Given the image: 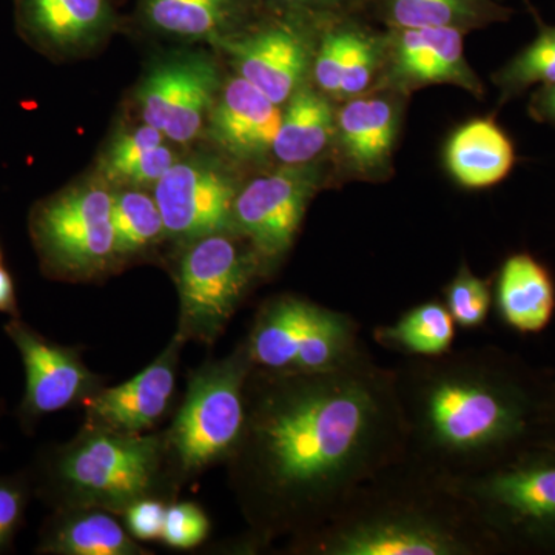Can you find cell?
<instances>
[{
  "label": "cell",
  "mask_w": 555,
  "mask_h": 555,
  "mask_svg": "<svg viewBox=\"0 0 555 555\" xmlns=\"http://www.w3.org/2000/svg\"><path fill=\"white\" fill-rule=\"evenodd\" d=\"M404 455L396 372L363 347L331 371L251 369L229 478L251 540L266 546L312 534Z\"/></svg>",
  "instance_id": "cell-1"
},
{
  "label": "cell",
  "mask_w": 555,
  "mask_h": 555,
  "mask_svg": "<svg viewBox=\"0 0 555 555\" xmlns=\"http://www.w3.org/2000/svg\"><path fill=\"white\" fill-rule=\"evenodd\" d=\"M396 372L406 459L449 480L555 440L553 374L494 346L412 357Z\"/></svg>",
  "instance_id": "cell-2"
},
{
  "label": "cell",
  "mask_w": 555,
  "mask_h": 555,
  "mask_svg": "<svg viewBox=\"0 0 555 555\" xmlns=\"http://www.w3.org/2000/svg\"><path fill=\"white\" fill-rule=\"evenodd\" d=\"M310 555H495L494 540L449 478L401 459L360 486L312 534Z\"/></svg>",
  "instance_id": "cell-3"
},
{
  "label": "cell",
  "mask_w": 555,
  "mask_h": 555,
  "mask_svg": "<svg viewBox=\"0 0 555 555\" xmlns=\"http://www.w3.org/2000/svg\"><path fill=\"white\" fill-rule=\"evenodd\" d=\"M177 488L164 434H126L86 423L39 466L38 489L56 509L98 507L124 514L133 503Z\"/></svg>",
  "instance_id": "cell-4"
},
{
  "label": "cell",
  "mask_w": 555,
  "mask_h": 555,
  "mask_svg": "<svg viewBox=\"0 0 555 555\" xmlns=\"http://www.w3.org/2000/svg\"><path fill=\"white\" fill-rule=\"evenodd\" d=\"M452 483L499 554L555 555V440Z\"/></svg>",
  "instance_id": "cell-5"
},
{
  "label": "cell",
  "mask_w": 555,
  "mask_h": 555,
  "mask_svg": "<svg viewBox=\"0 0 555 555\" xmlns=\"http://www.w3.org/2000/svg\"><path fill=\"white\" fill-rule=\"evenodd\" d=\"M254 364L240 345L222 360L190 372L188 390L164 434L167 465L175 486L208 467L228 463L246 423V386Z\"/></svg>",
  "instance_id": "cell-6"
},
{
  "label": "cell",
  "mask_w": 555,
  "mask_h": 555,
  "mask_svg": "<svg viewBox=\"0 0 555 555\" xmlns=\"http://www.w3.org/2000/svg\"><path fill=\"white\" fill-rule=\"evenodd\" d=\"M113 193L101 182L73 185L33 208L30 233L43 272L89 280L116 261Z\"/></svg>",
  "instance_id": "cell-7"
},
{
  "label": "cell",
  "mask_w": 555,
  "mask_h": 555,
  "mask_svg": "<svg viewBox=\"0 0 555 555\" xmlns=\"http://www.w3.org/2000/svg\"><path fill=\"white\" fill-rule=\"evenodd\" d=\"M233 232L214 233L184 244L178 261L179 323L177 335L214 345L246 297L261 262Z\"/></svg>",
  "instance_id": "cell-8"
},
{
  "label": "cell",
  "mask_w": 555,
  "mask_h": 555,
  "mask_svg": "<svg viewBox=\"0 0 555 555\" xmlns=\"http://www.w3.org/2000/svg\"><path fill=\"white\" fill-rule=\"evenodd\" d=\"M320 20L268 10L246 30L215 42L228 51L241 78L283 105L301 89L310 67V31Z\"/></svg>",
  "instance_id": "cell-9"
},
{
  "label": "cell",
  "mask_w": 555,
  "mask_h": 555,
  "mask_svg": "<svg viewBox=\"0 0 555 555\" xmlns=\"http://www.w3.org/2000/svg\"><path fill=\"white\" fill-rule=\"evenodd\" d=\"M320 178L317 167L308 164L286 166L240 190L232 208V232L247 241L261 266L287 254Z\"/></svg>",
  "instance_id": "cell-10"
},
{
  "label": "cell",
  "mask_w": 555,
  "mask_h": 555,
  "mask_svg": "<svg viewBox=\"0 0 555 555\" xmlns=\"http://www.w3.org/2000/svg\"><path fill=\"white\" fill-rule=\"evenodd\" d=\"M217 64L199 53H181L150 69L138 91L142 119L171 141L189 144L203 130L218 100Z\"/></svg>",
  "instance_id": "cell-11"
},
{
  "label": "cell",
  "mask_w": 555,
  "mask_h": 555,
  "mask_svg": "<svg viewBox=\"0 0 555 555\" xmlns=\"http://www.w3.org/2000/svg\"><path fill=\"white\" fill-rule=\"evenodd\" d=\"M240 190L214 160H177L153 190L166 238L181 244L232 232V208Z\"/></svg>",
  "instance_id": "cell-12"
},
{
  "label": "cell",
  "mask_w": 555,
  "mask_h": 555,
  "mask_svg": "<svg viewBox=\"0 0 555 555\" xmlns=\"http://www.w3.org/2000/svg\"><path fill=\"white\" fill-rule=\"evenodd\" d=\"M5 332L25 367V393L20 406L22 426L31 427L46 415L82 404L101 389L100 375L83 364L78 350L42 337L21 318H11Z\"/></svg>",
  "instance_id": "cell-13"
},
{
  "label": "cell",
  "mask_w": 555,
  "mask_h": 555,
  "mask_svg": "<svg viewBox=\"0 0 555 555\" xmlns=\"http://www.w3.org/2000/svg\"><path fill=\"white\" fill-rule=\"evenodd\" d=\"M184 339L169 346L144 371L119 386L101 387L82 401L87 423L126 434H144L169 412L177 389L179 353Z\"/></svg>",
  "instance_id": "cell-14"
},
{
  "label": "cell",
  "mask_w": 555,
  "mask_h": 555,
  "mask_svg": "<svg viewBox=\"0 0 555 555\" xmlns=\"http://www.w3.org/2000/svg\"><path fill=\"white\" fill-rule=\"evenodd\" d=\"M463 35L456 28H390L389 79L401 90L452 83L481 96L483 83L466 62Z\"/></svg>",
  "instance_id": "cell-15"
},
{
  "label": "cell",
  "mask_w": 555,
  "mask_h": 555,
  "mask_svg": "<svg viewBox=\"0 0 555 555\" xmlns=\"http://www.w3.org/2000/svg\"><path fill=\"white\" fill-rule=\"evenodd\" d=\"M14 17L22 38L56 56L93 49L116 24L113 0H14Z\"/></svg>",
  "instance_id": "cell-16"
},
{
  "label": "cell",
  "mask_w": 555,
  "mask_h": 555,
  "mask_svg": "<svg viewBox=\"0 0 555 555\" xmlns=\"http://www.w3.org/2000/svg\"><path fill=\"white\" fill-rule=\"evenodd\" d=\"M281 118L280 105L236 76L218 94L208 127L219 149L233 158L250 160L272 152Z\"/></svg>",
  "instance_id": "cell-17"
},
{
  "label": "cell",
  "mask_w": 555,
  "mask_h": 555,
  "mask_svg": "<svg viewBox=\"0 0 555 555\" xmlns=\"http://www.w3.org/2000/svg\"><path fill=\"white\" fill-rule=\"evenodd\" d=\"M268 10L264 0H137L147 30L211 43L246 30Z\"/></svg>",
  "instance_id": "cell-18"
},
{
  "label": "cell",
  "mask_w": 555,
  "mask_h": 555,
  "mask_svg": "<svg viewBox=\"0 0 555 555\" xmlns=\"http://www.w3.org/2000/svg\"><path fill=\"white\" fill-rule=\"evenodd\" d=\"M335 310L297 295L269 299L255 317L244 345L254 367L287 372L310 335L326 324Z\"/></svg>",
  "instance_id": "cell-19"
},
{
  "label": "cell",
  "mask_w": 555,
  "mask_h": 555,
  "mask_svg": "<svg viewBox=\"0 0 555 555\" xmlns=\"http://www.w3.org/2000/svg\"><path fill=\"white\" fill-rule=\"evenodd\" d=\"M496 308L507 327L539 334L555 313V284L546 266L526 251L511 255L496 280Z\"/></svg>",
  "instance_id": "cell-20"
},
{
  "label": "cell",
  "mask_w": 555,
  "mask_h": 555,
  "mask_svg": "<svg viewBox=\"0 0 555 555\" xmlns=\"http://www.w3.org/2000/svg\"><path fill=\"white\" fill-rule=\"evenodd\" d=\"M39 554L145 555L149 554L108 511L68 507L43 525Z\"/></svg>",
  "instance_id": "cell-21"
},
{
  "label": "cell",
  "mask_w": 555,
  "mask_h": 555,
  "mask_svg": "<svg viewBox=\"0 0 555 555\" xmlns=\"http://www.w3.org/2000/svg\"><path fill=\"white\" fill-rule=\"evenodd\" d=\"M400 112L383 96L353 98L338 113L335 129L347 163L361 173L382 171L396 144Z\"/></svg>",
  "instance_id": "cell-22"
},
{
  "label": "cell",
  "mask_w": 555,
  "mask_h": 555,
  "mask_svg": "<svg viewBox=\"0 0 555 555\" xmlns=\"http://www.w3.org/2000/svg\"><path fill=\"white\" fill-rule=\"evenodd\" d=\"M448 170L467 189H488L509 177L516 149L494 119H474L452 134L444 152Z\"/></svg>",
  "instance_id": "cell-23"
},
{
  "label": "cell",
  "mask_w": 555,
  "mask_h": 555,
  "mask_svg": "<svg viewBox=\"0 0 555 555\" xmlns=\"http://www.w3.org/2000/svg\"><path fill=\"white\" fill-rule=\"evenodd\" d=\"M389 28H456L467 31L506 22L514 10L499 0H369Z\"/></svg>",
  "instance_id": "cell-24"
},
{
  "label": "cell",
  "mask_w": 555,
  "mask_h": 555,
  "mask_svg": "<svg viewBox=\"0 0 555 555\" xmlns=\"http://www.w3.org/2000/svg\"><path fill=\"white\" fill-rule=\"evenodd\" d=\"M334 130V109L326 98L301 87L288 100L272 153L284 166H305L323 152Z\"/></svg>",
  "instance_id": "cell-25"
},
{
  "label": "cell",
  "mask_w": 555,
  "mask_h": 555,
  "mask_svg": "<svg viewBox=\"0 0 555 555\" xmlns=\"http://www.w3.org/2000/svg\"><path fill=\"white\" fill-rule=\"evenodd\" d=\"M375 339L412 357L443 356L454 343L455 321L447 306L429 301L409 310L396 324L378 327Z\"/></svg>",
  "instance_id": "cell-26"
},
{
  "label": "cell",
  "mask_w": 555,
  "mask_h": 555,
  "mask_svg": "<svg viewBox=\"0 0 555 555\" xmlns=\"http://www.w3.org/2000/svg\"><path fill=\"white\" fill-rule=\"evenodd\" d=\"M112 221L118 259L141 254L166 238L158 204L141 190L113 193Z\"/></svg>",
  "instance_id": "cell-27"
},
{
  "label": "cell",
  "mask_w": 555,
  "mask_h": 555,
  "mask_svg": "<svg viewBox=\"0 0 555 555\" xmlns=\"http://www.w3.org/2000/svg\"><path fill=\"white\" fill-rule=\"evenodd\" d=\"M494 82L502 104L526 90L555 82V25L537 17L535 38L495 73Z\"/></svg>",
  "instance_id": "cell-28"
},
{
  "label": "cell",
  "mask_w": 555,
  "mask_h": 555,
  "mask_svg": "<svg viewBox=\"0 0 555 555\" xmlns=\"http://www.w3.org/2000/svg\"><path fill=\"white\" fill-rule=\"evenodd\" d=\"M444 306L460 327H480L488 320L491 310V286L488 281L470 272L469 268L462 266L447 288Z\"/></svg>",
  "instance_id": "cell-29"
},
{
  "label": "cell",
  "mask_w": 555,
  "mask_h": 555,
  "mask_svg": "<svg viewBox=\"0 0 555 555\" xmlns=\"http://www.w3.org/2000/svg\"><path fill=\"white\" fill-rule=\"evenodd\" d=\"M378 50L379 40L352 20L338 98L353 100L371 86L378 67Z\"/></svg>",
  "instance_id": "cell-30"
},
{
  "label": "cell",
  "mask_w": 555,
  "mask_h": 555,
  "mask_svg": "<svg viewBox=\"0 0 555 555\" xmlns=\"http://www.w3.org/2000/svg\"><path fill=\"white\" fill-rule=\"evenodd\" d=\"M164 134L155 127H139L127 133L119 134L115 141L109 144L104 158H102L101 169L104 177L109 182H118L120 175L130 166H133L142 156L147 155L153 149L163 144Z\"/></svg>",
  "instance_id": "cell-31"
},
{
  "label": "cell",
  "mask_w": 555,
  "mask_h": 555,
  "mask_svg": "<svg viewBox=\"0 0 555 555\" xmlns=\"http://www.w3.org/2000/svg\"><path fill=\"white\" fill-rule=\"evenodd\" d=\"M210 520L203 507L192 502L167 506L160 540L175 550H193L207 539Z\"/></svg>",
  "instance_id": "cell-32"
},
{
  "label": "cell",
  "mask_w": 555,
  "mask_h": 555,
  "mask_svg": "<svg viewBox=\"0 0 555 555\" xmlns=\"http://www.w3.org/2000/svg\"><path fill=\"white\" fill-rule=\"evenodd\" d=\"M30 502V485L25 477H0V553L13 546L24 525Z\"/></svg>",
  "instance_id": "cell-33"
},
{
  "label": "cell",
  "mask_w": 555,
  "mask_h": 555,
  "mask_svg": "<svg viewBox=\"0 0 555 555\" xmlns=\"http://www.w3.org/2000/svg\"><path fill=\"white\" fill-rule=\"evenodd\" d=\"M167 505L160 496H149L133 503L122 514L126 518L127 531L137 540L160 539L164 520H166Z\"/></svg>",
  "instance_id": "cell-34"
},
{
  "label": "cell",
  "mask_w": 555,
  "mask_h": 555,
  "mask_svg": "<svg viewBox=\"0 0 555 555\" xmlns=\"http://www.w3.org/2000/svg\"><path fill=\"white\" fill-rule=\"evenodd\" d=\"M269 10L305 14L315 20L356 14L367 7L369 0H264Z\"/></svg>",
  "instance_id": "cell-35"
},
{
  "label": "cell",
  "mask_w": 555,
  "mask_h": 555,
  "mask_svg": "<svg viewBox=\"0 0 555 555\" xmlns=\"http://www.w3.org/2000/svg\"><path fill=\"white\" fill-rule=\"evenodd\" d=\"M175 163H177V155L167 145L160 144L124 171L116 184L127 185V188L155 185Z\"/></svg>",
  "instance_id": "cell-36"
},
{
  "label": "cell",
  "mask_w": 555,
  "mask_h": 555,
  "mask_svg": "<svg viewBox=\"0 0 555 555\" xmlns=\"http://www.w3.org/2000/svg\"><path fill=\"white\" fill-rule=\"evenodd\" d=\"M528 112L537 122L555 127V82L537 87L529 101Z\"/></svg>",
  "instance_id": "cell-37"
},
{
  "label": "cell",
  "mask_w": 555,
  "mask_h": 555,
  "mask_svg": "<svg viewBox=\"0 0 555 555\" xmlns=\"http://www.w3.org/2000/svg\"><path fill=\"white\" fill-rule=\"evenodd\" d=\"M0 313H7L11 318H20L13 276L3 266H0Z\"/></svg>",
  "instance_id": "cell-38"
},
{
  "label": "cell",
  "mask_w": 555,
  "mask_h": 555,
  "mask_svg": "<svg viewBox=\"0 0 555 555\" xmlns=\"http://www.w3.org/2000/svg\"><path fill=\"white\" fill-rule=\"evenodd\" d=\"M553 426L555 436V374H553Z\"/></svg>",
  "instance_id": "cell-39"
},
{
  "label": "cell",
  "mask_w": 555,
  "mask_h": 555,
  "mask_svg": "<svg viewBox=\"0 0 555 555\" xmlns=\"http://www.w3.org/2000/svg\"><path fill=\"white\" fill-rule=\"evenodd\" d=\"M0 266H2V251H0Z\"/></svg>",
  "instance_id": "cell-40"
}]
</instances>
